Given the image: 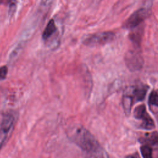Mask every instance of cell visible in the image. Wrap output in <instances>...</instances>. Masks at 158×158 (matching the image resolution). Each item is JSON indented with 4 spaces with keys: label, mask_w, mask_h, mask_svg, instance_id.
I'll return each instance as SVG.
<instances>
[{
    "label": "cell",
    "mask_w": 158,
    "mask_h": 158,
    "mask_svg": "<svg viewBox=\"0 0 158 158\" xmlns=\"http://www.w3.org/2000/svg\"><path fill=\"white\" fill-rule=\"evenodd\" d=\"M70 138L86 158H109L106 151L86 128L81 126L74 128L70 133Z\"/></svg>",
    "instance_id": "6da1fadb"
},
{
    "label": "cell",
    "mask_w": 158,
    "mask_h": 158,
    "mask_svg": "<svg viewBox=\"0 0 158 158\" xmlns=\"http://www.w3.org/2000/svg\"><path fill=\"white\" fill-rule=\"evenodd\" d=\"M17 120V114L13 111L7 112L3 115L0 124V150L10 136Z\"/></svg>",
    "instance_id": "7a4b0ae2"
},
{
    "label": "cell",
    "mask_w": 158,
    "mask_h": 158,
    "mask_svg": "<svg viewBox=\"0 0 158 158\" xmlns=\"http://www.w3.org/2000/svg\"><path fill=\"white\" fill-rule=\"evenodd\" d=\"M115 37L114 33L105 31L88 35L83 40V43L87 46H97L106 44L112 41Z\"/></svg>",
    "instance_id": "3957f363"
},
{
    "label": "cell",
    "mask_w": 158,
    "mask_h": 158,
    "mask_svg": "<svg viewBox=\"0 0 158 158\" xmlns=\"http://www.w3.org/2000/svg\"><path fill=\"white\" fill-rule=\"evenodd\" d=\"M125 62L127 68L131 72L141 70L144 64V59L141 52L136 49H130L127 52Z\"/></svg>",
    "instance_id": "277c9868"
},
{
    "label": "cell",
    "mask_w": 158,
    "mask_h": 158,
    "mask_svg": "<svg viewBox=\"0 0 158 158\" xmlns=\"http://www.w3.org/2000/svg\"><path fill=\"white\" fill-rule=\"evenodd\" d=\"M151 11L148 7H141L133 12L124 22L125 28H133L139 26L151 14Z\"/></svg>",
    "instance_id": "5b68a950"
},
{
    "label": "cell",
    "mask_w": 158,
    "mask_h": 158,
    "mask_svg": "<svg viewBox=\"0 0 158 158\" xmlns=\"http://www.w3.org/2000/svg\"><path fill=\"white\" fill-rule=\"evenodd\" d=\"M134 117L141 120V127L146 130H152L154 128L155 124L151 116L147 113L145 105L141 104L137 106L134 110Z\"/></svg>",
    "instance_id": "8992f818"
},
{
    "label": "cell",
    "mask_w": 158,
    "mask_h": 158,
    "mask_svg": "<svg viewBox=\"0 0 158 158\" xmlns=\"http://www.w3.org/2000/svg\"><path fill=\"white\" fill-rule=\"evenodd\" d=\"M148 91V86H138L133 87L132 89L131 96H133V99L136 101H143L146 94Z\"/></svg>",
    "instance_id": "52a82bcc"
},
{
    "label": "cell",
    "mask_w": 158,
    "mask_h": 158,
    "mask_svg": "<svg viewBox=\"0 0 158 158\" xmlns=\"http://www.w3.org/2000/svg\"><path fill=\"white\" fill-rule=\"evenodd\" d=\"M57 30V27L56 26L54 20L51 19L48 23L42 35V37L44 40H47Z\"/></svg>",
    "instance_id": "ba28073f"
},
{
    "label": "cell",
    "mask_w": 158,
    "mask_h": 158,
    "mask_svg": "<svg viewBox=\"0 0 158 158\" xmlns=\"http://www.w3.org/2000/svg\"><path fill=\"white\" fill-rule=\"evenodd\" d=\"M143 142L144 144L151 146H158V133L156 131L146 134L144 138H142Z\"/></svg>",
    "instance_id": "9c48e42d"
},
{
    "label": "cell",
    "mask_w": 158,
    "mask_h": 158,
    "mask_svg": "<svg viewBox=\"0 0 158 158\" xmlns=\"http://www.w3.org/2000/svg\"><path fill=\"white\" fill-rule=\"evenodd\" d=\"M133 101H134V99H133V96H131V94L129 92L123 96V109H124V110L126 114H130L131 109L133 103Z\"/></svg>",
    "instance_id": "30bf717a"
},
{
    "label": "cell",
    "mask_w": 158,
    "mask_h": 158,
    "mask_svg": "<svg viewBox=\"0 0 158 158\" xmlns=\"http://www.w3.org/2000/svg\"><path fill=\"white\" fill-rule=\"evenodd\" d=\"M140 152L143 158H152V149L148 144H143L140 148Z\"/></svg>",
    "instance_id": "8fae6325"
},
{
    "label": "cell",
    "mask_w": 158,
    "mask_h": 158,
    "mask_svg": "<svg viewBox=\"0 0 158 158\" xmlns=\"http://www.w3.org/2000/svg\"><path fill=\"white\" fill-rule=\"evenodd\" d=\"M149 103L151 105L158 107V93L156 91H152L149 96Z\"/></svg>",
    "instance_id": "7c38bea8"
},
{
    "label": "cell",
    "mask_w": 158,
    "mask_h": 158,
    "mask_svg": "<svg viewBox=\"0 0 158 158\" xmlns=\"http://www.w3.org/2000/svg\"><path fill=\"white\" fill-rule=\"evenodd\" d=\"M7 72L8 69L7 66L4 65L0 67V81L4 80L6 78Z\"/></svg>",
    "instance_id": "4fadbf2b"
},
{
    "label": "cell",
    "mask_w": 158,
    "mask_h": 158,
    "mask_svg": "<svg viewBox=\"0 0 158 158\" xmlns=\"http://www.w3.org/2000/svg\"><path fill=\"white\" fill-rule=\"evenodd\" d=\"M16 9V0H10L9 1V14H14Z\"/></svg>",
    "instance_id": "5bb4252c"
},
{
    "label": "cell",
    "mask_w": 158,
    "mask_h": 158,
    "mask_svg": "<svg viewBox=\"0 0 158 158\" xmlns=\"http://www.w3.org/2000/svg\"><path fill=\"white\" fill-rule=\"evenodd\" d=\"M125 158H136V157H135L133 155H128V156H126Z\"/></svg>",
    "instance_id": "9a60e30c"
}]
</instances>
